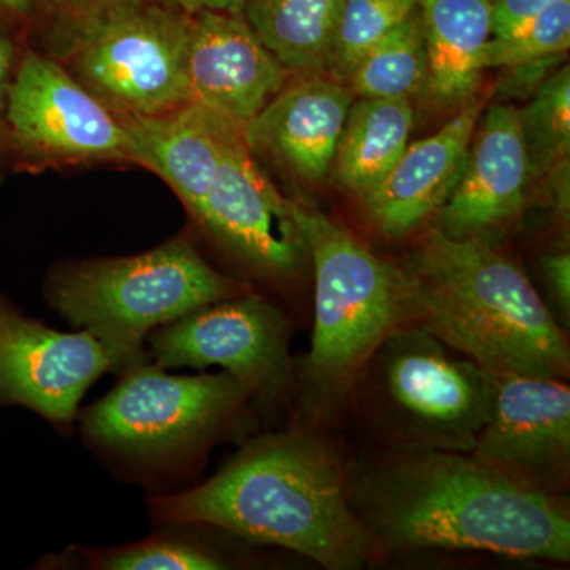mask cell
<instances>
[{
    "label": "cell",
    "mask_w": 570,
    "mask_h": 570,
    "mask_svg": "<svg viewBox=\"0 0 570 570\" xmlns=\"http://www.w3.org/2000/svg\"><path fill=\"white\" fill-rule=\"evenodd\" d=\"M347 490L376 550L570 560L564 497L523 485L472 453L393 450L347 472Z\"/></svg>",
    "instance_id": "6da1fadb"
},
{
    "label": "cell",
    "mask_w": 570,
    "mask_h": 570,
    "mask_svg": "<svg viewBox=\"0 0 570 570\" xmlns=\"http://www.w3.org/2000/svg\"><path fill=\"white\" fill-rule=\"evenodd\" d=\"M164 527H208L283 547L328 570L363 568L376 550L348 501L347 471L309 425L247 442L212 479L151 499Z\"/></svg>",
    "instance_id": "7a4b0ae2"
},
{
    "label": "cell",
    "mask_w": 570,
    "mask_h": 570,
    "mask_svg": "<svg viewBox=\"0 0 570 570\" xmlns=\"http://www.w3.org/2000/svg\"><path fill=\"white\" fill-rule=\"evenodd\" d=\"M417 322L491 376L568 379L570 347L527 273L475 239L430 228L401 265Z\"/></svg>",
    "instance_id": "3957f363"
},
{
    "label": "cell",
    "mask_w": 570,
    "mask_h": 570,
    "mask_svg": "<svg viewBox=\"0 0 570 570\" xmlns=\"http://www.w3.org/2000/svg\"><path fill=\"white\" fill-rule=\"evenodd\" d=\"M296 214L316 279L311 347L295 363L299 407L313 426L344 412L377 348L415 325L417 313L401 266L318 209L296 204Z\"/></svg>",
    "instance_id": "277c9868"
},
{
    "label": "cell",
    "mask_w": 570,
    "mask_h": 570,
    "mask_svg": "<svg viewBox=\"0 0 570 570\" xmlns=\"http://www.w3.org/2000/svg\"><path fill=\"white\" fill-rule=\"evenodd\" d=\"M243 294L181 236L130 257L66 265L45 284L52 309L99 340L118 374L148 360L154 330Z\"/></svg>",
    "instance_id": "5b68a950"
},
{
    "label": "cell",
    "mask_w": 570,
    "mask_h": 570,
    "mask_svg": "<svg viewBox=\"0 0 570 570\" xmlns=\"http://www.w3.org/2000/svg\"><path fill=\"white\" fill-rule=\"evenodd\" d=\"M360 382H370L396 450L471 453L497 377L422 326L409 325L377 348Z\"/></svg>",
    "instance_id": "8992f818"
},
{
    "label": "cell",
    "mask_w": 570,
    "mask_h": 570,
    "mask_svg": "<svg viewBox=\"0 0 570 570\" xmlns=\"http://www.w3.org/2000/svg\"><path fill=\"white\" fill-rule=\"evenodd\" d=\"M249 400L245 385L225 371L171 376L146 360L82 412V434L115 459L159 466L209 448Z\"/></svg>",
    "instance_id": "52a82bcc"
},
{
    "label": "cell",
    "mask_w": 570,
    "mask_h": 570,
    "mask_svg": "<svg viewBox=\"0 0 570 570\" xmlns=\"http://www.w3.org/2000/svg\"><path fill=\"white\" fill-rule=\"evenodd\" d=\"M190 13L157 0L127 3L62 33V66L118 115H159L190 102Z\"/></svg>",
    "instance_id": "ba28073f"
},
{
    "label": "cell",
    "mask_w": 570,
    "mask_h": 570,
    "mask_svg": "<svg viewBox=\"0 0 570 570\" xmlns=\"http://www.w3.org/2000/svg\"><path fill=\"white\" fill-rule=\"evenodd\" d=\"M7 157L17 167L132 163L121 116L94 96L62 62L21 51L6 116Z\"/></svg>",
    "instance_id": "9c48e42d"
},
{
    "label": "cell",
    "mask_w": 570,
    "mask_h": 570,
    "mask_svg": "<svg viewBox=\"0 0 570 570\" xmlns=\"http://www.w3.org/2000/svg\"><path fill=\"white\" fill-rule=\"evenodd\" d=\"M291 333L279 307L246 292L159 326L146 343L153 362L164 370L219 366L238 379L250 397L275 404L295 390Z\"/></svg>",
    "instance_id": "30bf717a"
},
{
    "label": "cell",
    "mask_w": 570,
    "mask_h": 570,
    "mask_svg": "<svg viewBox=\"0 0 570 570\" xmlns=\"http://www.w3.org/2000/svg\"><path fill=\"white\" fill-rule=\"evenodd\" d=\"M193 216L239 264L265 279H294L309 265L296 202L285 198L258 167L245 135L225 153Z\"/></svg>",
    "instance_id": "8fae6325"
},
{
    "label": "cell",
    "mask_w": 570,
    "mask_h": 570,
    "mask_svg": "<svg viewBox=\"0 0 570 570\" xmlns=\"http://www.w3.org/2000/svg\"><path fill=\"white\" fill-rule=\"evenodd\" d=\"M112 363L99 340L26 316L0 295V409L20 406L70 430L89 387Z\"/></svg>",
    "instance_id": "7c38bea8"
},
{
    "label": "cell",
    "mask_w": 570,
    "mask_h": 570,
    "mask_svg": "<svg viewBox=\"0 0 570 570\" xmlns=\"http://www.w3.org/2000/svg\"><path fill=\"white\" fill-rule=\"evenodd\" d=\"M472 455L510 479L564 497L570 480V389L566 379L501 376Z\"/></svg>",
    "instance_id": "4fadbf2b"
},
{
    "label": "cell",
    "mask_w": 570,
    "mask_h": 570,
    "mask_svg": "<svg viewBox=\"0 0 570 570\" xmlns=\"http://www.w3.org/2000/svg\"><path fill=\"white\" fill-rule=\"evenodd\" d=\"M531 181L519 108L494 105L472 135L438 227L450 238L497 245L523 212Z\"/></svg>",
    "instance_id": "5bb4252c"
},
{
    "label": "cell",
    "mask_w": 570,
    "mask_h": 570,
    "mask_svg": "<svg viewBox=\"0 0 570 570\" xmlns=\"http://www.w3.org/2000/svg\"><path fill=\"white\" fill-rule=\"evenodd\" d=\"M288 77L243 13H190L187 80L193 102L245 129L283 91Z\"/></svg>",
    "instance_id": "9a60e30c"
},
{
    "label": "cell",
    "mask_w": 570,
    "mask_h": 570,
    "mask_svg": "<svg viewBox=\"0 0 570 570\" xmlns=\"http://www.w3.org/2000/svg\"><path fill=\"white\" fill-rule=\"evenodd\" d=\"M483 100H469L431 137L409 142L392 170L363 195L367 217L382 235L406 238L444 206L459 181Z\"/></svg>",
    "instance_id": "2e32d148"
},
{
    "label": "cell",
    "mask_w": 570,
    "mask_h": 570,
    "mask_svg": "<svg viewBox=\"0 0 570 570\" xmlns=\"http://www.w3.org/2000/svg\"><path fill=\"white\" fill-rule=\"evenodd\" d=\"M354 100L346 82L305 77L285 85L243 129L247 148L296 178L321 181L333 168Z\"/></svg>",
    "instance_id": "e0dca14e"
},
{
    "label": "cell",
    "mask_w": 570,
    "mask_h": 570,
    "mask_svg": "<svg viewBox=\"0 0 570 570\" xmlns=\"http://www.w3.org/2000/svg\"><path fill=\"white\" fill-rule=\"evenodd\" d=\"M119 116L132 142V164L163 178L193 214L225 153L243 137L242 127L193 100L159 115Z\"/></svg>",
    "instance_id": "ac0fdd59"
},
{
    "label": "cell",
    "mask_w": 570,
    "mask_h": 570,
    "mask_svg": "<svg viewBox=\"0 0 570 570\" xmlns=\"http://www.w3.org/2000/svg\"><path fill=\"white\" fill-rule=\"evenodd\" d=\"M425 37L426 91L442 105L474 99L483 51L493 37V0H420Z\"/></svg>",
    "instance_id": "d6986e66"
},
{
    "label": "cell",
    "mask_w": 570,
    "mask_h": 570,
    "mask_svg": "<svg viewBox=\"0 0 570 570\" xmlns=\"http://www.w3.org/2000/svg\"><path fill=\"white\" fill-rule=\"evenodd\" d=\"M343 0H247L243 17L291 75L332 69Z\"/></svg>",
    "instance_id": "ffe728a7"
},
{
    "label": "cell",
    "mask_w": 570,
    "mask_h": 570,
    "mask_svg": "<svg viewBox=\"0 0 570 570\" xmlns=\"http://www.w3.org/2000/svg\"><path fill=\"white\" fill-rule=\"evenodd\" d=\"M414 129L411 99L354 100L337 142L335 174L348 193H370L392 170Z\"/></svg>",
    "instance_id": "44dd1931"
},
{
    "label": "cell",
    "mask_w": 570,
    "mask_h": 570,
    "mask_svg": "<svg viewBox=\"0 0 570 570\" xmlns=\"http://www.w3.org/2000/svg\"><path fill=\"white\" fill-rule=\"evenodd\" d=\"M426 80L425 37L417 10L371 48L346 85L362 99H411L426 88Z\"/></svg>",
    "instance_id": "7402d4cb"
},
{
    "label": "cell",
    "mask_w": 570,
    "mask_h": 570,
    "mask_svg": "<svg viewBox=\"0 0 570 570\" xmlns=\"http://www.w3.org/2000/svg\"><path fill=\"white\" fill-rule=\"evenodd\" d=\"M531 179L543 178L570 151V69L562 66L519 108Z\"/></svg>",
    "instance_id": "603a6c76"
},
{
    "label": "cell",
    "mask_w": 570,
    "mask_h": 570,
    "mask_svg": "<svg viewBox=\"0 0 570 570\" xmlns=\"http://www.w3.org/2000/svg\"><path fill=\"white\" fill-rule=\"evenodd\" d=\"M164 532L115 549L69 550L81 568L99 570H214L228 568L217 551L181 531Z\"/></svg>",
    "instance_id": "cb8c5ba5"
},
{
    "label": "cell",
    "mask_w": 570,
    "mask_h": 570,
    "mask_svg": "<svg viewBox=\"0 0 570 570\" xmlns=\"http://www.w3.org/2000/svg\"><path fill=\"white\" fill-rule=\"evenodd\" d=\"M419 7L420 0H343L330 69L335 80L346 82L371 48Z\"/></svg>",
    "instance_id": "d4e9b609"
},
{
    "label": "cell",
    "mask_w": 570,
    "mask_h": 570,
    "mask_svg": "<svg viewBox=\"0 0 570 570\" xmlns=\"http://www.w3.org/2000/svg\"><path fill=\"white\" fill-rule=\"evenodd\" d=\"M570 47V0H561L508 36L491 37L483 51V67L520 66L549 56L564 55Z\"/></svg>",
    "instance_id": "484cf974"
},
{
    "label": "cell",
    "mask_w": 570,
    "mask_h": 570,
    "mask_svg": "<svg viewBox=\"0 0 570 570\" xmlns=\"http://www.w3.org/2000/svg\"><path fill=\"white\" fill-rule=\"evenodd\" d=\"M564 58L566 52L508 67V73L499 81V96L508 99H531L542 82L553 73L554 67L560 66Z\"/></svg>",
    "instance_id": "4316f807"
},
{
    "label": "cell",
    "mask_w": 570,
    "mask_h": 570,
    "mask_svg": "<svg viewBox=\"0 0 570 570\" xmlns=\"http://www.w3.org/2000/svg\"><path fill=\"white\" fill-rule=\"evenodd\" d=\"M138 0H36L61 26L62 33Z\"/></svg>",
    "instance_id": "83f0119b"
},
{
    "label": "cell",
    "mask_w": 570,
    "mask_h": 570,
    "mask_svg": "<svg viewBox=\"0 0 570 570\" xmlns=\"http://www.w3.org/2000/svg\"><path fill=\"white\" fill-rule=\"evenodd\" d=\"M561 0H493V37L508 36Z\"/></svg>",
    "instance_id": "f1b7e54d"
},
{
    "label": "cell",
    "mask_w": 570,
    "mask_h": 570,
    "mask_svg": "<svg viewBox=\"0 0 570 570\" xmlns=\"http://www.w3.org/2000/svg\"><path fill=\"white\" fill-rule=\"evenodd\" d=\"M542 273L560 317L569 322L570 314V255L568 249L557 250L542 258Z\"/></svg>",
    "instance_id": "f546056e"
},
{
    "label": "cell",
    "mask_w": 570,
    "mask_h": 570,
    "mask_svg": "<svg viewBox=\"0 0 570 570\" xmlns=\"http://www.w3.org/2000/svg\"><path fill=\"white\" fill-rule=\"evenodd\" d=\"M20 55L17 40L9 33L0 32V163L9 160L7 157V105H9L11 81H13Z\"/></svg>",
    "instance_id": "4dcf8cb0"
},
{
    "label": "cell",
    "mask_w": 570,
    "mask_h": 570,
    "mask_svg": "<svg viewBox=\"0 0 570 570\" xmlns=\"http://www.w3.org/2000/svg\"><path fill=\"white\" fill-rule=\"evenodd\" d=\"M247 0H179V9L186 13L200 10L228 11V13H243Z\"/></svg>",
    "instance_id": "1f68e13d"
},
{
    "label": "cell",
    "mask_w": 570,
    "mask_h": 570,
    "mask_svg": "<svg viewBox=\"0 0 570 570\" xmlns=\"http://www.w3.org/2000/svg\"><path fill=\"white\" fill-rule=\"evenodd\" d=\"M0 11L11 20L29 21L37 13L36 0H0Z\"/></svg>",
    "instance_id": "d6a6232c"
},
{
    "label": "cell",
    "mask_w": 570,
    "mask_h": 570,
    "mask_svg": "<svg viewBox=\"0 0 570 570\" xmlns=\"http://www.w3.org/2000/svg\"><path fill=\"white\" fill-rule=\"evenodd\" d=\"M157 2H163L165 6L175 7V9H179V0H157Z\"/></svg>",
    "instance_id": "836d02e7"
}]
</instances>
